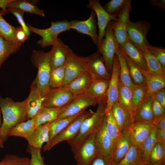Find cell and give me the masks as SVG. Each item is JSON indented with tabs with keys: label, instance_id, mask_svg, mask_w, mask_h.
Returning a JSON list of instances; mask_svg holds the SVG:
<instances>
[{
	"label": "cell",
	"instance_id": "obj_1",
	"mask_svg": "<svg viewBox=\"0 0 165 165\" xmlns=\"http://www.w3.org/2000/svg\"><path fill=\"white\" fill-rule=\"evenodd\" d=\"M27 98L22 101H14L11 98L3 97L0 94V111L2 121L0 138L4 142L8 139L10 130L27 119L26 109Z\"/></svg>",
	"mask_w": 165,
	"mask_h": 165
},
{
	"label": "cell",
	"instance_id": "obj_2",
	"mask_svg": "<svg viewBox=\"0 0 165 165\" xmlns=\"http://www.w3.org/2000/svg\"><path fill=\"white\" fill-rule=\"evenodd\" d=\"M96 112L85 119L82 123L75 136L67 142L72 148L79 145L90 135L96 134L104 123L106 101L99 102Z\"/></svg>",
	"mask_w": 165,
	"mask_h": 165
},
{
	"label": "cell",
	"instance_id": "obj_3",
	"mask_svg": "<svg viewBox=\"0 0 165 165\" xmlns=\"http://www.w3.org/2000/svg\"><path fill=\"white\" fill-rule=\"evenodd\" d=\"M50 57V51L37 50L33 51L31 56L32 64L38 69L37 75L34 81L44 97L50 88L49 79L51 68Z\"/></svg>",
	"mask_w": 165,
	"mask_h": 165
},
{
	"label": "cell",
	"instance_id": "obj_4",
	"mask_svg": "<svg viewBox=\"0 0 165 165\" xmlns=\"http://www.w3.org/2000/svg\"><path fill=\"white\" fill-rule=\"evenodd\" d=\"M50 27L46 29H40L27 24L30 32L40 36L42 39L37 43L43 48L53 46L57 42L58 36L61 33L70 29V22L66 19L61 21H51Z\"/></svg>",
	"mask_w": 165,
	"mask_h": 165
},
{
	"label": "cell",
	"instance_id": "obj_5",
	"mask_svg": "<svg viewBox=\"0 0 165 165\" xmlns=\"http://www.w3.org/2000/svg\"><path fill=\"white\" fill-rule=\"evenodd\" d=\"M94 112L91 109L85 111L71 123L52 139L44 145L43 152L49 151L57 144L64 141L67 142L73 138L78 133L83 120L92 115Z\"/></svg>",
	"mask_w": 165,
	"mask_h": 165
},
{
	"label": "cell",
	"instance_id": "obj_6",
	"mask_svg": "<svg viewBox=\"0 0 165 165\" xmlns=\"http://www.w3.org/2000/svg\"><path fill=\"white\" fill-rule=\"evenodd\" d=\"M96 134L90 135L79 145L71 148L77 165H90L97 155Z\"/></svg>",
	"mask_w": 165,
	"mask_h": 165
},
{
	"label": "cell",
	"instance_id": "obj_7",
	"mask_svg": "<svg viewBox=\"0 0 165 165\" xmlns=\"http://www.w3.org/2000/svg\"><path fill=\"white\" fill-rule=\"evenodd\" d=\"M86 57L79 55L69 48L64 64L65 75L62 87L86 72Z\"/></svg>",
	"mask_w": 165,
	"mask_h": 165
},
{
	"label": "cell",
	"instance_id": "obj_8",
	"mask_svg": "<svg viewBox=\"0 0 165 165\" xmlns=\"http://www.w3.org/2000/svg\"><path fill=\"white\" fill-rule=\"evenodd\" d=\"M118 45L113 34L111 21L107 25L105 37L97 48V51L102 57L106 68L111 74L114 57Z\"/></svg>",
	"mask_w": 165,
	"mask_h": 165
},
{
	"label": "cell",
	"instance_id": "obj_9",
	"mask_svg": "<svg viewBox=\"0 0 165 165\" xmlns=\"http://www.w3.org/2000/svg\"><path fill=\"white\" fill-rule=\"evenodd\" d=\"M150 28V24L146 21L130 20L127 29L129 39L138 49L150 46L147 38Z\"/></svg>",
	"mask_w": 165,
	"mask_h": 165
},
{
	"label": "cell",
	"instance_id": "obj_10",
	"mask_svg": "<svg viewBox=\"0 0 165 165\" xmlns=\"http://www.w3.org/2000/svg\"><path fill=\"white\" fill-rule=\"evenodd\" d=\"M99 102L85 94L78 95L67 105L61 108L57 119L75 115L85 111L88 107L98 104Z\"/></svg>",
	"mask_w": 165,
	"mask_h": 165
},
{
	"label": "cell",
	"instance_id": "obj_11",
	"mask_svg": "<svg viewBox=\"0 0 165 165\" xmlns=\"http://www.w3.org/2000/svg\"><path fill=\"white\" fill-rule=\"evenodd\" d=\"M131 0L128 1L117 17L116 21H112L114 35L119 45L124 43L128 39L127 27L131 11Z\"/></svg>",
	"mask_w": 165,
	"mask_h": 165
},
{
	"label": "cell",
	"instance_id": "obj_12",
	"mask_svg": "<svg viewBox=\"0 0 165 165\" xmlns=\"http://www.w3.org/2000/svg\"><path fill=\"white\" fill-rule=\"evenodd\" d=\"M119 61L115 54L113 60L111 76L107 90L105 113L111 111L113 105L119 102Z\"/></svg>",
	"mask_w": 165,
	"mask_h": 165
},
{
	"label": "cell",
	"instance_id": "obj_13",
	"mask_svg": "<svg viewBox=\"0 0 165 165\" xmlns=\"http://www.w3.org/2000/svg\"><path fill=\"white\" fill-rule=\"evenodd\" d=\"M86 57V71L93 80L110 79L111 74L98 51Z\"/></svg>",
	"mask_w": 165,
	"mask_h": 165
},
{
	"label": "cell",
	"instance_id": "obj_14",
	"mask_svg": "<svg viewBox=\"0 0 165 165\" xmlns=\"http://www.w3.org/2000/svg\"><path fill=\"white\" fill-rule=\"evenodd\" d=\"M75 97L64 87L50 88L44 97L42 106L61 108L68 104Z\"/></svg>",
	"mask_w": 165,
	"mask_h": 165
},
{
	"label": "cell",
	"instance_id": "obj_15",
	"mask_svg": "<svg viewBox=\"0 0 165 165\" xmlns=\"http://www.w3.org/2000/svg\"><path fill=\"white\" fill-rule=\"evenodd\" d=\"M87 7L95 13L97 20L99 29L98 48L104 38L107 25L111 21H116L117 17L108 13L98 0H89Z\"/></svg>",
	"mask_w": 165,
	"mask_h": 165
},
{
	"label": "cell",
	"instance_id": "obj_16",
	"mask_svg": "<svg viewBox=\"0 0 165 165\" xmlns=\"http://www.w3.org/2000/svg\"><path fill=\"white\" fill-rule=\"evenodd\" d=\"M70 29L90 37L97 46L98 42V34L96 25V15L92 10L89 17L85 20H73L70 21Z\"/></svg>",
	"mask_w": 165,
	"mask_h": 165
},
{
	"label": "cell",
	"instance_id": "obj_17",
	"mask_svg": "<svg viewBox=\"0 0 165 165\" xmlns=\"http://www.w3.org/2000/svg\"><path fill=\"white\" fill-rule=\"evenodd\" d=\"M132 143L130 128L122 130L120 135L114 144L112 165H116L122 160L129 150Z\"/></svg>",
	"mask_w": 165,
	"mask_h": 165
},
{
	"label": "cell",
	"instance_id": "obj_18",
	"mask_svg": "<svg viewBox=\"0 0 165 165\" xmlns=\"http://www.w3.org/2000/svg\"><path fill=\"white\" fill-rule=\"evenodd\" d=\"M96 142L98 153L104 157L110 165H112L114 142L106 130L105 120L101 127L96 134Z\"/></svg>",
	"mask_w": 165,
	"mask_h": 165
},
{
	"label": "cell",
	"instance_id": "obj_19",
	"mask_svg": "<svg viewBox=\"0 0 165 165\" xmlns=\"http://www.w3.org/2000/svg\"><path fill=\"white\" fill-rule=\"evenodd\" d=\"M45 97L42 96L34 81L30 86L29 94L27 97L26 109L27 119L33 118L42 106Z\"/></svg>",
	"mask_w": 165,
	"mask_h": 165
},
{
	"label": "cell",
	"instance_id": "obj_20",
	"mask_svg": "<svg viewBox=\"0 0 165 165\" xmlns=\"http://www.w3.org/2000/svg\"><path fill=\"white\" fill-rule=\"evenodd\" d=\"M69 48L61 39L58 38L50 51V63L52 68L64 64Z\"/></svg>",
	"mask_w": 165,
	"mask_h": 165
},
{
	"label": "cell",
	"instance_id": "obj_21",
	"mask_svg": "<svg viewBox=\"0 0 165 165\" xmlns=\"http://www.w3.org/2000/svg\"><path fill=\"white\" fill-rule=\"evenodd\" d=\"M122 53L127 57L141 69L148 72L145 58L138 49L129 39L123 44L119 45Z\"/></svg>",
	"mask_w": 165,
	"mask_h": 165
},
{
	"label": "cell",
	"instance_id": "obj_22",
	"mask_svg": "<svg viewBox=\"0 0 165 165\" xmlns=\"http://www.w3.org/2000/svg\"><path fill=\"white\" fill-rule=\"evenodd\" d=\"M152 97L146 96L133 112V123H146L153 124L154 118L152 110Z\"/></svg>",
	"mask_w": 165,
	"mask_h": 165
},
{
	"label": "cell",
	"instance_id": "obj_23",
	"mask_svg": "<svg viewBox=\"0 0 165 165\" xmlns=\"http://www.w3.org/2000/svg\"><path fill=\"white\" fill-rule=\"evenodd\" d=\"M154 126L153 124L148 123H133L130 129L134 144L140 148L144 141L150 134Z\"/></svg>",
	"mask_w": 165,
	"mask_h": 165
},
{
	"label": "cell",
	"instance_id": "obj_24",
	"mask_svg": "<svg viewBox=\"0 0 165 165\" xmlns=\"http://www.w3.org/2000/svg\"><path fill=\"white\" fill-rule=\"evenodd\" d=\"M93 79L89 74L85 72L65 86V89L76 96L84 94L90 85Z\"/></svg>",
	"mask_w": 165,
	"mask_h": 165
},
{
	"label": "cell",
	"instance_id": "obj_25",
	"mask_svg": "<svg viewBox=\"0 0 165 165\" xmlns=\"http://www.w3.org/2000/svg\"><path fill=\"white\" fill-rule=\"evenodd\" d=\"M111 111L115 120L121 130L130 128L133 123L131 112L121 106L119 102L113 105Z\"/></svg>",
	"mask_w": 165,
	"mask_h": 165
},
{
	"label": "cell",
	"instance_id": "obj_26",
	"mask_svg": "<svg viewBox=\"0 0 165 165\" xmlns=\"http://www.w3.org/2000/svg\"><path fill=\"white\" fill-rule=\"evenodd\" d=\"M49 123L36 127L31 134L26 139L30 147L41 149L44 143L48 142Z\"/></svg>",
	"mask_w": 165,
	"mask_h": 165
},
{
	"label": "cell",
	"instance_id": "obj_27",
	"mask_svg": "<svg viewBox=\"0 0 165 165\" xmlns=\"http://www.w3.org/2000/svg\"><path fill=\"white\" fill-rule=\"evenodd\" d=\"M109 80H93L90 85L84 94L99 101L103 100L107 101V92Z\"/></svg>",
	"mask_w": 165,
	"mask_h": 165
},
{
	"label": "cell",
	"instance_id": "obj_28",
	"mask_svg": "<svg viewBox=\"0 0 165 165\" xmlns=\"http://www.w3.org/2000/svg\"><path fill=\"white\" fill-rule=\"evenodd\" d=\"M140 69L146 79L147 88L146 96L152 97L159 90L165 88V76L153 74L149 72L145 71L140 68Z\"/></svg>",
	"mask_w": 165,
	"mask_h": 165
},
{
	"label": "cell",
	"instance_id": "obj_29",
	"mask_svg": "<svg viewBox=\"0 0 165 165\" xmlns=\"http://www.w3.org/2000/svg\"><path fill=\"white\" fill-rule=\"evenodd\" d=\"M36 0H12L7 6L8 8L19 9L24 12L44 16L43 10L40 9L36 5Z\"/></svg>",
	"mask_w": 165,
	"mask_h": 165
},
{
	"label": "cell",
	"instance_id": "obj_30",
	"mask_svg": "<svg viewBox=\"0 0 165 165\" xmlns=\"http://www.w3.org/2000/svg\"><path fill=\"white\" fill-rule=\"evenodd\" d=\"M61 108L42 106L33 118L36 127L51 122L57 119Z\"/></svg>",
	"mask_w": 165,
	"mask_h": 165
},
{
	"label": "cell",
	"instance_id": "obj_31",
	"mask_svg": "<svg viewBox=\"0 0 165 165\" xmlns=\"http://www.w3.org/2000/svg\"><path fill=\"white\" fill-rule=\"evenodd\" d=\"M116 54L119 64L120 81L124 85L133 90L136 85L131 80L127 63L124 55L119 49V45L116 48Z\"/></svg>",
	"mask_w": 165,
	"mask_h": 165
},
{
	"label": "cell",
	"instance_id": "obj_32",
	"mask_svg": "<svg viewBox=\"0 0 165 165\" xmlns=\"http://www.w3.org/2000/svg\"><path fill=\"white\" fill-rule=\"evenodd\" d=\"M21 44L18 42L7 40L0 36V69L2 64L11 55L20 49Z\"/></svg>",
	"mask_w": 165,
	"mask_h": 165
},
{
	"label": "cell",
	"instance_id": "obj_33",
	"mask_svg": "<svg viewBox=\"0 0 165 165\" xmlns=\"http://www.w3.org/2000/svg\"><path fill=\"white\" fill-rule=\"evenodd\" d=\"M36 127L33 119H28L13 127L9 132V136L23 138L26 139L31 134Z\"/></svg>",
	"mask_w": 165,
	"mask_h": 165
},
{
	"label": "cell",
	"instance_id": "obj_34",
	"mask_svg": "<svg viewBox=\"0 0 165 165\" xmlns=\"http://www.w3.org/2000/svg\"><path fill=\"white\" fill-rule=\"evenodd\" d=\"M83 112L74 116L61 119H57L50 122L49 140L47 143L50 141L54 137L60 133Z\"/></svg>",
	"mask_w": 165,
	"mask_h": 165
},
{
	"label": "cell",
	"instance_id": "obj_35",
	"mask_svg": "<svg viewBox=\"0 0 165 165\" xmlns=\"http://www.w3.org/2000/svg\"><path fill=\"white\" fill-rule=\"evenodd\" d=\"M116 165H143L140 148L132 143L128 152Z\"/></svg>",
	"mask_w": 165,
	"mask_h": 165
},
{
	"label": "cell",
	"instance_id": "obj_36",
	"mask_svg": "<svg viewBox=\"0 0 165 165\" xmlns=\"http://www.w3.org/2000/svg\"><path fill=\"white\" fill-rule=\"evenodd\" d=\"M139 49L145 58L148 72L165 76V69L163 68L159 61L144 47Z\"/></svg>",
	"mask_w": 165,
	"mask_h": 165
},
{
	"label": "cell",
	"instance_id": "obj_37",
	"mask_svg": "<svg viewBox=\"0 0 165 165\" xmlns=\"http://www.w3.org/2000/svg\"><path fill=\"white\" fill-rule=\"evenodd\" d=\"M156 129L154 125L150 134L144 141L140 147L143 165L148 163L151 153L155 145L157 142L156 136Z\"/></svg>",
	"mask_w": 165,
	"mask_h": 165
},
{
	"label": "cell",
	"instance_id": "obj_38",
	"mask_svg": "<svg viewBox=\"0 0 165 165\" xmlns=\"http://www.w3.org/2000/svg\"><path fill=\"white\" fill-rule=\"evenodd\" d=\"M105 122L106 130L114 144L120 135L122 130L115 120L111 110L105 113Z\"/></svg>",
	"mask_w": 165,
	"mask_h": 165
},
{
	"label": "cell",
	"instance_id": "obj_39",
	"mask_svg": "<svg viewBox=\"0 0 165 165\" xmlns=\"http://www.w3.org/2000/svg\"><path fill=\"white\" fill-rule=\"evenodd\" d=\"M123 55L127 63L130 77L133 83L136 86L146 83L145 77L140 68L127 57Z\"/></svg>",
	"mask_w": 165,
	"mask_h": 165
},
{
	"label": "cell",
	"instance_id": "obj_40",
	"mask_svg": "<svg viewBox=\"0 0 165 165\" xmlns=\"http://www.w3.org/2000/svg\"><path fill=\"white\" fill-rule=\"evenodd\" d=\"M133 90L124 85L119 81V103L124 108L130 111L132 114V99Z\"/></svg>",
	"mask_w": 165,
	"mask_h": 165
},
{
	"label": "cell",
	"instance_id": "obj_41",
	"mask_svg": "<svg viewBox=\"0 0 165 165\" xmlns=\"http://www.w3.org/2000/svg\"><path fill=\"white\" fill-rule=\"evenodd\" d=\"M65 75V68L64 65L61 66L51 69L49 79L50 88H57L62 86Z\"/></svg>",
	"mask_w": 165,
	"mask_h": 165
},
{
	"label": "cell",
	"instance_id": "obj_42",
	"mask_svg": "<svg viewBox=\"0 0 165 165\" xmlns=\"http://www.w3.org/2000/svg\"><path fill=\"white\" fill-rule=\"evenodd\" d=\"M3 16L0 9V36L7 40L17 42L16 38V28L8 23Z\"/></svg>",
	"mask_w": 165,
	"mask_h": 165
},
{
	"label": "cell",
	"instance_id": "obj_43",
	"mask_svg": "<svg viewBox=\"0 0 165 165\" xmlns=\"http://www.w3.org/2000/svg\"><path fill=\"white\" fill-rule=\"evenodd\" d=\"M132 90V107L133 114L136 109L146 97L147 92L146 84L136 86Z\"/></svg>",
	"mask_w": 165,
	"mask_h": 165
},
{
	"label": "cell",
	"instance_id": "obj_44",
	"mask_svg": "<svg viewBox=\"0 0 165 165\" xmlns=\"http://www.w3.org/2000/svg\"><path fill=\"white\" fill-rule=\"evenodd\" d=\"M128 1V0H111L103 6L108 13L117 17Z\"/></svg>",
	"mask_w": 165,
	"mask_h": 165
},
{
	"label": "cell",
	"instance_id": "obj_45",
	"mask_svg": "<svg viewBox=\"0 0 165 165\" xmlns=\"http://www.w3.org/2000/svg\"><path fill=\"white\" fill-rule=\"evenodd\" d=\"M165 147L157 142L153 147L150 156L148 163H165Z\"/></svg>",
	"mask_w": 165,
	"mask_h": 165
},
{
	"label": "cell",
	"instance_id": "obj_46",
	"mask_svg": "<svg viewBox=\"0 0 165 165\" xmlns=\"http://www.w3.org/2000/svg\"><path fill=\"white\" fill-rule=\"evenodd\" d=\"M30 158L7 154L0 161V165H29Z\"/></svg>",
	"mask_w": 165,
	"mask_h": 165
},
{
	"label": "cell",
	"instance_id": "obj_47",
	"mask_svg": "<svg viewBox=\"0 0 165 165\" xmlns=\"http://www.w3.org/2000/svg\"><path fill=\"white\" fill-rule=\"evenodd\" d=\"M8 12L11 13L17 19V21L20 24L27 35L29 36L30 34L27 24H26L24 18V12L17 8H7Z\"/></svg>",
	"mask_w": 165,
	"mask_h": 165
},
{
	"label": "cell",
	"instance_id": "obj_48",
	"mask_svg": "<svg viewBox=\"0 0 165 165\" xmlns=\"http://www.w3.org/2000/svg\"><path fill=\"white\" fill-rule=\"evenodd\" d=\"M145 48L160 62L163 68L165 69V49L164 48L152 46Z\"/></svg>",
	"mask_w": 165,
	"mask_h": 165
},
{
	"label": "cell",
	"instance_id": "obj_49",
	"mask_svg": "<svg viewBox=\"0 0 165 165\" xmlns=\"http://www.w3.org/2000/svg\"><path fill=\"white\" fill-rule=\"evenodd\" d=\"M30 153L31 157L29 165H45L41 155V149L30 147Z\"/></svg>",
	"mask_w": 165,
	"mask_h": 165
},
{
	"label": "cell",
	"instance_id": "obj_50",
	"mask_svg": "<svg viewBox=\"0 0 165 165\" xmlns=\"http://www.w3.org/2000/svg\"><path fill=\"white\" fill-rule=\"evenodd\" d=\"M152 97V110L155 119L165 115V109L154 97Z\"/></svg>",
	"mask_w": 165,
	"mask_h": 165
},
{
	"label": "cell",
	"instance_id": "obj_51",
	"mask_svg": "<svg viewBox=\"0 0 165 165\" xmlns=\"http://www.w3.org/2000/svg\"><path fill=\"white\" fill-rule=\"evenodd\" d=\"M16 28V38L17 42L22 44L29 38L21 27Z\"/></svg>",
	"mask_w": 165,
	"mask_h": 165
},
{
	"label": "cell",
	"instance_id": "obj_52",
	"mask_svg": "<svg viewBox=\"0 0 165 165\" xmlns=\"http://www.w3.org/2000/svg\"><path fill=\"white\" fill-rule=\"evenodd\" d=\"M152 97H154L165 109V88L159 90Z\"/></svg>",
	"mask_w": 165,
	"mask_h": 165
},
{
	"label": "cell",
	"instance_id": "obj_53",
	"mask_svg": "<svg viewBox=\"0 0 165 165\" xmlns=\"http://www.w3.org/2000/svg\"><path fill=\"white\" fill-rule=\"evenodd\" d=\"M90 165H110L106 159L98 153Z\"/></svg>",
	"mask_w": 165,
	"mask_h": 165
},
{
	"label": "cell",
	"instance_id": "obj_54",
	"mask_svg": "<svg viewBox=\"0 0 165 165\" xmlns=\"http://www.w3.org/2000/svg\"><path fill=\"white\" fill-rule=\"evenodd\" d=\"M153 124L157 129L165 130V115L155 119Z\"/></svg>",
	"mask_w": 165,
	"mask_h": 165
},
{
	"label": "cell",
	"instance_id": "obj_55",
	"mask_svg": "<svg viewBox=\"0 0 165 165\" xmlns=\"http://www.w3.org/2000/svg\"><path fill=\"white\" fill-rule=\"evenodd\" d=\"M156 136L157 142L165 147V130L157 129Z\"/></svg>",
	"mask_w": 165,
	"mask_h": 165
},
{
	"label": "cell",
	"instance_id": "obj_56",
	"mask_svg": "<svg viewBox=\"0 0 165 165\" xmlns=\"http://www.w3.org/2000/svg\"><path fill=\"white\" fill-rule=\"evenodd\" d=\"M149 2L153 6L158 8L162 11H165V0H151L149 1Z\"/></svg>",
	"mask_w": 165,
	"mask_h": 165
},
{
	"label": "cell",
	"instance_id": "obj_57",
	"mask_svg": "<svg viewBox=\"0 0 165 165\" xmlns=\"http://www.w3.org/2000/svg\"><path fill=\"white\" fill-rule=\"evenodd\" d=\"M12 0H0V9H1L2 15L9 13L7 9L8 4Z\"/></svg>",
	"mask_w": 165,
	"mask_h": 165
},
{
	"label": "cell",
	"instance_id": "obj_58",
	"mask_svg": "<svg viewBox=\"0 0 165 165\" xmlns=\"http://www.w3.org/2000/svg\"><path fill=\"white\" fill-rule=\"evenodd\" d=\"M2 116L1 112L0 111V129L1 128V127L2 123ZM4 142L0 138V148H4Z\"/></svg>",
	"mask_w": 165,
	"mask_h": 165
},
{
	"label": "cell",
	"instance_id": "obj_59",
	"mask_svg": "<svg viewBox=\"0 0 165 165\" xmlns=\"http://www.w3.org/2000/svg\"><path fill=\"white\" fill-rule=\"evenodd\" d=\"M143 165H165V163H148L147 164Z\"/></svg>",
	"mask_w": 165,
	"mask_h": 165
}]
</instances>
